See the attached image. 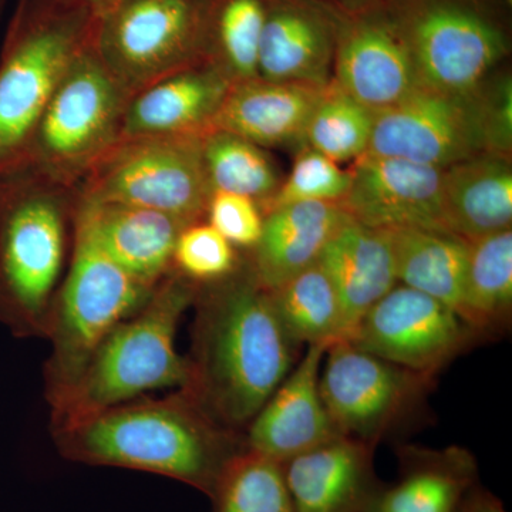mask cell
Instances as JSON below:
<instances>
[{
    "label": "cell",
    "instance_id": "cell-1",
    "mask_svg": "<svg viewBox=\"0 0 512 512\" xmlns=\"http://www.w3.org/2000/svg\"><path fill=\"white\" fill-rule=\"evenodd\" d=\"M210 284L195 296L190 373L181 389L212 421L239 433L289 375L298 345L251 268Z\"/></svg>",
    "mask_w": 512,
    "mask_h": 512
},
{
    "label": "cell",
    "instance_id": "cell-2",
    "mask_svg": "<svg viewBox=\"0 0 512 512\" xmlns=\"http://www.w3.org/2000/svg\"><path fill=\"white\" fill-rule=\"evenodd\" d=\"M60 454L77 463L147 471L214 497L245 437L212 421L185 390L134 399L52 424Z\"/></svg>",
    "mask_w": 512,
    "mask_h": 512
},
{
    "label": "cell",
    "instance_id": "cell-3",
    "mask_svg": "<svg viewBox=\"0 0 512 512\" xmlns=\"http://www.w3.org/2000/svg\"><path fill=\"white\" fill-rule=\"evenodd\" d=\"M200 285L168 272L140 311L121 322L101 342L79 383L52 410V424L138 399L148 392L183 387L188 360L175 349L184 312L194 305Z\"/></svg>",
    "mask_w": 512,
    "mask_h": 512
},
{
    "label": "cell",
    "instance_id": "cell-4",
    "mask_svg": "<svg viewBox=\"0 0 512 512\" xmlns=\"http://www.w3.org/2000/svg\"><path fill=\"white\" fill-rule=\"evenodd\" d=\"M30 168L0 174V320L47 336L67 251L66 201Z\"/></svg>",
    "mask_w": 512,
    "mask_h": 512
},
{
    "label": "cell",
    "instance_id": "cell-5",
    "mask_svg": "<svg viewBox=\"0 0 512 512\" xmlns=\"http://www.w3.org/2000/svg\"><path fill=\"white\" fill-rule=\"evenodd\" d=\"M153 289L120 268L86 221L74 214L72 265L57 292L47 332L52 355L46 365V392L52 410L73 392L111 330L140 311Z\"/></svg>",
    "mask_w": 512,
    "mask_h": 512
},
{
    "label": "cell",
    "instance_id": "cell-6",
    "mask_svg": "<svg viewBox=\"0 0 512 512\" xmlns=\"http://www.w3.org/2000/svg\"><path fill=\"white\" fill-rule=\"evenodd\" d=\"M89 42L57 84L22 165L59 184L87 173L119 141L130 101Z\"/></svg>",
    "mask_w": 512,
    "mask_h": 512
},
{
    "label": "cell",
    "instance_id": "cell-7",
    "mask_svg": "<svg viewBox=\"0 0 512 512\" xmlns=\"http://www.w3.org/2000/svg\"><path fill=\"white\" fill-rule=\"evenodd\" d=\"M204 134L117 141L87 171L82 197L165 212L188 225L200 222L212 194Z\"/></svg>",
    "mask_w": 512,
    "mask_h": 512
},
{
    "label": "cell",
    "instance_id": "cell-8",
    "mask_svg": "<svg viewBox=\"0 0 512 512\" xmlns=\"http://www.w3.org/2000/svg\"><path fill=\"white\" fill-rule=\"evenodd\" d=\"M74 9L20 29L0 62V174L22 167L50 97L87 45L89 13Z\"/></svg>",
    "mask_w": 512,
    "mask_h": 512
},
{
    "label": "cell",
    "instance_id": "cell-9",
    "mask_svg": "<svg viewBox=\"0 0 512 512\" xmlns=\"http://www.w3.org/2000/svg\"><path fill=\"white\" fill-rule=\"evenodd\" d=\"M94 15V50L130 100L188 69L197 33L192 0H119Z\"/></svg>",
    "mask_w": 512,
    "mask_h": 512
},
{
    "label": "cell",
    "instance_id": "cell-10",
    "mask_svg": "<svg viewBox=\"0 0 512 512\" xmlns=\"http://www.w3.org/2000/svg\"><path fill=\"white\" fill-rule=\"evenodd\" d=\"M319 390L342 436L373 444L413 409L433 376L393 365L348 339L326 349Z\"/></svg>",
    "mask_w": 512,
    "mask_h": 512
},
{
    "label": "cell",
    "instance_id": "cell-11",
    "mask_svg": "<svg viewBox=\"0 0 512 512\" xmlns=\"http://www.w3.org/2000/svg\"><path fill=\"white\" fill-rule=\"evenodd\" d=\"M480 153H485L480 89L453 94L417 87L399 103L375 111L366 156L447 168Z\"/></svg>",
    "mask_w": 512,
    "mask_h": 512
},
{
    "label": "cell",
    "instance_id": "cell-12",
    "mask_svg": "<svg viewBox=\"0 0 512 512\" xmlns=\"http://www.w3.org/2000/svg\"><path fill=\"white\" fill-rule=\"evenodd\" d=\"M420 87L453 94L480 89L507 53L501 30L467 6L436 2L399 29Z\"/></svg>",
    "mask_w": 512,
    "mask_h": 512
},
{
    "label": "cell",
    "instance_id": "cell-13",
    "mask_svg": "<svg viewBox=\"0 0 512 512\" xmlns=\"http://www.w3.org/2000/svg\"><path fill=\"white\" fill-rule=\"evenodd\" d=\"M473 333L453 309L402 285L373 305L348 340L393 365L436 376Z\"/></svg>",
    "mask_w": 512,
    "mask_h": 512
},
{
    "label": "cell",
    "instance_id": "cell-14",
    "mask_svg": "<svg viewBox=\"0 0 512 512\" xmlns=\"http://www.w3.org/2000/svg\"><path fill=\"white\" fill-rule=\"evenodd\" d=\"M340 205L353 220L377 229H434L444 224L443 168L400 158L362 156L349 170Z\"/></svg>",
    "mask_w": 512,
    "mask_h": 512
},
{
    "label": "cell",
    "instance_id": "cell-15",
    "mask_svg": "<svg viewBox=\"0 0 512 512\" xmlns=\"http://www.w3.org/2000/svg\"><path fill=\"white\" fill-rule=\"evenodd\" d=\"M326 345H309L301 362L285 377L247 427L248 450L288 463L313 448L342 437L319 390Z\"/></svg>",
    "mask_w": 512,
    "mask_h": 512
},
{
    "label": "cell",
    "instance_id": "cell-16",
    "mask_svg": "<svg viewBox=\"0 0 512 512\" xmlns=\"http://www.w3.org/2000/svg\"><path fill=\"white\" fill-rule=\"evenodd\" d=\"M293 512H372L380 488L373 444L338 437L282 464Z\"/></svg>",
    "mask_w": 512,
    "mask_h": 512
},
{
    "label": "cell",
    "instance_id": "cell-17",
    "mask_svg": "<svg viewBox=\"0 0 512 512\" xmlns=\"http://www.w3.org/2000/svg\"><path fill=\"white\" fill-rule=\"evenodd\" d=\"M74 214L86 221L106 254L148 288L173 268L175 244L188 227L165 212L83 197Z\"/></svg>",
    "mask_w": 512,
    "mask_h": 512
},
{
    "label": "cell",
    "instance_id": "cell-18",
    "mask_svg": "<svg viewBox=\"0 0 512 512\" xmlns=\"http://www.w3.org/2000/svg\"><path fill=\"white\" fill-rule=\"evenodd\" d=\"M232 83L218 67H188L151 84L128 101L119 141L207 133Z\"/></svg>",
    "mask_w": 512,
    "mask_h": 512
},
{
    "label": "cell",
    "instance_id": "cell-19",
    "mask_svg": "<svg viewBox=\"0 0 512 512\" xmlns=\"http://www.w3.org/2000/svg\"><path fill=\"white\" fill-rule=\"evenodd\" d=\"M326 87L269 82L261 77L234 82L210 130L234 134L259 147L301 143Z\"/></svg>",
    "mask_w": 512,
    "mask_h": 512
},
{
    "label": "cell",
    "instance_id": "cell-20",
    "mask_svg": "<svg viewBox=\"0 0 512 512\" xmlns=\"http://www.w3.org/2000/svg\"><path fill=\"white\" fill-rule=\"evenodd\" d=\"M342 309L343 339H349L375 303L397 286L389 234L349 217L319 256Z\"/></svg>",
    "mask_w": 512,
    "mask_h": 512
},
{
    "label": "cell",
    "instance_id": "cell-21",
    "mask_svg": "<svg viewBox=\"0 0 512 512\" xmlns=\"http://www.w3.org/2000/svg\"><path fill=\"white\" fill-rule=\"evenodd\" d=\"M335 84L373 111L399 103L420 87L399 29L360 23L346 33L335 60Z\"/></svg>",
    "mask_w": 512,
    "mask_h": 512
},
{
    "label": "cell",
    "instance_id": "cell-22",
    "mask_svg": "<svg viewBox=\"0 0 512 512\" xmlns=\"http://www.w3.org/2000/svg\"><path fill=\"white\" fill-rule=\"evenodd\" d=\"M350 215L336 202H296L272 208L254 247L251 269L259 284L275 291L319 261Z\"/></svg>",
    "mask_w": 512,
    "mask_h": 512
},
{
    "label": "cell",
    "instance_id": "cell-23",
    "mask_svg": "<svg viewBox=\"0 0 512 512\" xmlns=\"http://www.w3.org/2000/svg\"><path fill=\"white\" fill-rule=\"evenodd\" d=\"M446 229L468 242L511 228L510 158L480 153L443 168Z\"/></svg>",
    "mask_w": 512,
    "mask_h": 512
},
{
    "label": "cell",
    "instance_id": "cell-24",
    "mask_svg": "<svg viewBox=\"0 0 512 512\" xmlns=\"http://www.w3.org/2000/svg\"><path fill=\"white\" fill-rule=\"evenodd\" d=\"M404 467L399 483L380 491L372 512H457L476 483V461L463 448L413 450Z\"/></svg>",
    "mask_w": 512,
    "mask_h": 512
},
{
    "label": "cell",
    "instance_id": "cell-25",
    "mask_svg": "<svg viewBox=\"0 0 512 512\" xmlns=\"http://www.w3.org/2000/svg\"><path fill=\"white\" fill-rule=\"evenodd\" d=\"M332 46L318 19L295 9L266 15L259 46L258 77L269 82L326 87Z\"/></svg>",
    "mask_w": 512,
    "mask_h": 512
},
{
    "label": "cell",
    "instance_id": "cell-26",
    "mask_svg": "<svg viewBox=\"0 0 512 512\" xmlns=\"http://www.w3.org/2000/svg\"><path fill=\"white\" fill-rule=\"evenodd\" d=\"M387 234L397 281L437 299L458 315L470 242L434 229H390Z\"/></svg>",
    "mask_w": 512,
    "mask_h": 512
},
{
    "label": "cell",
    "instance_id": "cell-27",
    "mask_svg": "<svg viewBox=\"0 0 512 512\" xmlns=\"http://www.w3.org/2000/svg\"><path fill=\"white\" fill-rule=\"evenodd\" d=\"M512 308V231L470 242L458 316L473 330L507 325Z\"/></svg>",
    "mask_w": 512,
    "mask_h": 512
},
{
    "label": "cell",
    "instance_id": "cell-28",
    "mask_svg": "<svg viewBox=\"0 0 512 512\" xmlns=\"http://www.w3.org/2000/svg\"><path fill=\"white\" fill-rule=\"evenodd\" d=\"M275 311L293 343L326 345L343 340L338 293L319 262L271 291Z\"/></svg>",
    "mask_w": 512,
    "mask_h": 512
},
{
    "label": "cell",
    "instance_id": "cell-29",
    "mask_svg": "<svg viewBox=\"0 0 512 512\" xmlns=\"http://www.w3.org/2000/svg\"><path fill=\"white\" fill-rule=\"evenodd\" d=\"M202 156L212 191L234 192L252 200L274 197L278 174L261 147L231 133L210 130L202 137Z\"/></svg>",
    "mask_w": 512,
    "mask_h": 512
},
{
    "label": "cell",
    "instance_id": "cell-30",
    "mask_svg": "<svg viewBox=\"0 0 512 512\" xmlns=\"http://www.w3.org/2000/svg\"><path fill=\"white\" fill-rule=\"evenodd\" d=\"M375 124V111L329 83L313 110L305 143L335 161L345 163L365 156Z\"/></svg>",
    "mask_w": 512,
    "mask_h": 512
},
{
    "label": "cell",
    "instance_id": "cell-31",
    "mask_svg": "<svg viewBox=\"0 0 512 512\" xmlns=\"http://www.w3.org/2000/svg\"><path fill=\"white\" fill-rule=\"evenodd\" d=\"M212 501L217 512H293L282 464L248 448L229 461Z\"/></svg>",
    "mask_w": 512,
    "mask_h": 512
},
{
    "label": "cell",
    "instance_id": "cell-32",
    "mask_svg": "<svg viewBox=\"0 0 512 512\" xmlns=\"http://www.w3.org/2000/svg\"><path fill=\"white\" fill-rule=\"evenodd\" d=\"M266 13L261 0H229L220 16L222 53L234 82L258 77Z\"/></svg>",
    "mask_w": 512,
    "mask_h": 512
},
{
    "label": "cell",
    "instance_id": "cell-33",
    "mask_svg": "<svg viewBox=\"0 0 512 512\" xmlns=\"http://www.w3.org/2000/svg\"><path fill=\"white\" fill-rule=\"evenodd\" d=\"M349 171L338 163L309 148L296 158L285 183L279 184L271 201L272 208L296 202H336L348 194Z\"/></svg>",
    "mask_w": 512,
    "mask_h": 512
},
{
    "label": "cell",
    "instance_id": "cell-34",
    "mask_svg": "<svg viewBox=\"0 0 512 512\" xmlns=\"http://www.w3.org/2000/svg\"><path fill=\"white\" fill-rule=\"evenodd\" d=\"M173 266L191 281L210 282L227 278L238 268L234 245L210 224L188 225L175 244Z\"/></svg>",
    "mask_w": 512,
    "mask_h": 512
},
{
    "label": "cell",
    "instance_id": "cell-35",
    "mask_svg": "<svg viewBox=\"0 0 512 512\" xmlns=\"http://www.w3.org/2000/svg\"><path fill=\"white\" fill-rule=\"evenodd\" d=\"M207 214L211 227L229 244L245 248L258 244L264 218L252 198L234 192L212 191Z\"/></svg>",
    "mask_w": 512,
    "mask_h": 512
},
{
    "label": "cell",
    "instance_id": "cell-36",
    "mask_svg": "<svg viewBox=\"0 0 512 512\" xmlns=\"http://www.w3.org/2000/svg\"><path fill=\"white\" fill-rule=\"evenodd\" d=\"M483 106L485 153L510 158L512 146L511 77L504 76L491 86L480 87Z\"/></svg>",
    "mask_w": 512,
    "mask_h": 512
},
{
    "label": "cell",
    "instance_id": "cell-37",
    "mask_svg": "<svg viewBox=\"0 0 512 512\" xmlns=\"http://www.w3.org/2000/svg\"><path fill=\"white\" fill-rule=\"evenodd\" d=\"M457 512H507L495 495L473 487L461 501Z\"/></svg>",
    "mask_w": 512,
    "mask_h": 512
}]
</instances>
